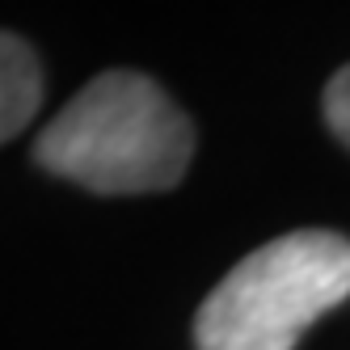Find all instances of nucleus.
Here are the masks:
<instances>
[{
    "mask_svg": "<svg viewBox=\"0 0 350 350\" xmlns=\"http://www.w3.org/2000/svg\"><path fill=\"white\" fill-rule=\"evenodd\" d=\"M42 68L26 38L0 30V144L13 139L38 114Z\"/></svg>",
    "mask_w": 350,
    "mask_h": 350,
    "instance_id": "3",
    "label": "nucleus"
},
{
    "mask_svg": "<svg viewBox=\"0 0 350 350\" xmlns=\"http://www.w3.org/2000/svg\"><path fill=\"white\" fill-rule=\"evenodd\" d=\"M194 127L139 72H102L46 122L34 161L93 194H157L182 182Z\"/></svg>",
    "mask_w": 350,
    "mask_h": 350,
    "instance_id": "1",
    "label": "nucleus"
},
{
    "mask_svg": "<svg viewBox=\"0 0 350 350\" xmlns=\"http://www.w3.org/2000/svg\"><path fill=\"white\" fill-rule=\"evenodd\" d=\"M350 295V241L299 228L241 258L194 317L198 350H295L304 329Z\"/></svg>",
    "mask_w": 350,
    "mask_h": 350,
    "instance_id": "2",
    "label": "nucleus"
},
{
    "mask_svg": "<svg viewBox=\"0 0 350 350\" xmlns=\"http://www.w3.org/2000/svg\"><path fill=\"white\" fill-rule=\"evenodd\" d=\"M325 122H329L334 135L350 148V64L325 85Z\"/></svg>",
    "mask_w": 350,
    "mask_h": 350,
    "instance_id": "4",
    "label": "nucleus"
}]
</instances>
